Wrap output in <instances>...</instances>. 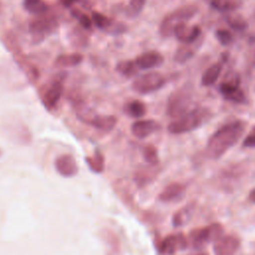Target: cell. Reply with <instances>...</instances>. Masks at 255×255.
Listing matches in <instances>:
<instances>
[{"label":"cell","mask_w":255,"mask_h":255,"mask_svg":"<svg viewBox=\"0 0 255 255\" xmlns=\"http://www.w3.org/2000/svg\"><path fill=\"white\" fill-rule=\"evenodd\" d=\"M246 128V123L235 121L222 126L208 139L206 153L212 159L221 157L230 147L237 143Z\"/></svg>","instance_id":"1"},{"label":"cell","mask_w":255,"mask_h":255,"mask_svg":"<svg viewBox=\"0 0 255 255\" xmlns=\"http://www.w3.org/2000/svg\"><path fill=\"white\" fill-rule=\"evenodd\" d=\"M210 113L204 108H196L174 119L167 127L170 133L180 134L192 131L202 126L209 118Z\"/></svg>","instance_id":"2"},{"label":"cell","mask_w":255,"mask_h":255,"mask_svg":"<svg viewBox=\"0 0 255 255\" xmlns=\"http://www.w3.org/2000/svg\"><path fill=\"white\" fill-rule=\"evenodd\" d=\"M222 235L223 226L218 222H214L203 227H197L192 229L187 236L188 246H191L195 250H199L206 244L215 242Z\"/></svg>","instance_id":"3"},{"label":"cell","mask_w":255,"mask_h":255,"mask_svg":"<svg viewBox=\"0 0 255 255\" xmlns=\"http://www.w3.org/2000/svg\"><path fill=\"white\" fill-rule=\"evenodd\" d=\"M198 11V8L195 5H185L177 8L171 13L167 14L160 22L159 25V34L163 38H168L173 35L174 28L183 22H186L188 19L192 18Z\"/></svg>","instance_id":"4"},{"label":"cell","mask_w":255,"mask_h":255,"mask_svg":"<svg viewBox=\"0 0 255 255\" xmlns=\"http://www.w3.org/2000/svg\"><path fill=\"white\" fill-rule=\"evenodd\" d=\"M192 100V90L189 85H185L174 91L167 100L166 114L173 119H176L189 110V105Z\"/></svg>","instance_id":"5"},{"label":"cell","mask_w":255,"mask_h":255,"mask_svg":"<svg viewBox=\"0 0 255 255\" xmlns=\"http://www.w3.org/2000/svg\"><path fill=\"white\" fill-rule=\"evenodd\" d=\"M164 85L165 78L162 74L158 72H148L136 76L131 83V89L140 95H146L158 91Z\"/></svg>","instance_id":"6"},{"label":"cell","mask_w":255,"mask_h":255,"mask_svg":"<svg viewBox=\"0 0 255 255\" xmlns=\"http://www.w3.org/2000/svg\"><path fill=\"white\" fill-rule=\"evenodd\" d=\"M58 26L59 22L55 17L41 15L29 23V33L32 36L33 42L38 44L55 32Z\"/></svg>","instance_id":"7"},{"label":"cell","mask_w":255,"mask_h":255,"mask_svg":"<svg viewBox=\"0 0 255 255\" xmlns=\"http://www.w3.org/2000/svg\"><path fill=\"white\" fill-rule=\"evenodd\" d=\"M239 82L237 75H227L219 86V92L227 101L235 104H245L246 96L240 89Z\"/></svg>","instance_id":"8"},{"label":"cell","mask_w":255,"mask_h":255,"mask_svg":"<svg viewBox=\"0 0 255 255\" xmlns=\"http://www.w3.org/2000/svg\"><path fill=\"white\" fill-rule=\"evenodd\" d=\"M67 78L66 72H60L55 75L52 83L46 89L42 101L47 110H53L59 103L64 93V81Z\"/></svg>","instance_id":"9"},{"label":"cell","mask_w":255,"mask_h":255,"mask_svg":"<svg viewBox=\"0 0 255 255\" xmlns=\"http://www.w3.org/2000/svg\"><path fill=\"white\" fill-rule=\"evenodd\" d=\"M188 246L187 237L182 233L167 235L159 244V252L163 255H173L177 251L184 250Z\"/></svg>","instance_id":"10"},{"label":"cell","mask_w":255,"mask_h":255,"mask_svg":"<svg viewBox=\"0 0 255 255\" xmlns=\"http://www.w3.org/2000/svg\"><path fill=\"white\" fill-rule=\"evenodd\" d=\"M240 247V238L234 234L222 235L214 242V255H235Z\"/></svg>","instance_id":"11"},{"label":"cell","mask_w":255,"mask_h":255,"mask_svg":"<svg viewBox=\"0 0 255 255\" xmlns=\"http://www.w3.org/2000/svg\"><path fill=\"white\" fill-rule=\"evenodd\" d=\"M57 172L63 177H73L79 171L78 163L72 154L64 153L59 155L54 162Z\"/></svg>","instance_id":"12"},{"label":"cell","mask_w":255,"mask_h":255,"mask_svg":"<svg viewBox=\"0 0 255 255\" xmlns=\"http://www.w3.org/2000/svg\"><path fill=\"white\" fill-rule=\"evenodd\" d=\"M173 35L182 44H189L199 40L201 29L197 25H187L186 22L178 24L173 31Z\"/></svg>","instance_id":"13"},{"label":"cell","mask_w":255,"mask_h":255,"mask_svg":"<svg viewBox=\"0 0 255 255\" xmlns=\"http://www.w3.org/2000/svg\"><path fill=\"white\" fill-rule=\"evenodd\" d=\"M159 128V123L154 120H138L131 125L130 131L136 138L143 139L156 132Z\"/></svg>","instance_id":"14"},{"label":"cell","mask_w":255,"mask_h":255,"mask_svg":"<svg viewBox=\"0 0 255 255\" xmlns=\"http://www.w3.org/2000/svg\"><path fill=\"white\" fill-rule=\"evenodd\" d=\"M186 193V185L179 182H172L166 185L158 194V199L161 202L170 203L179 201Z\"/></svg>","instance_id":"15"},{"label":"cell","mask_w":255,"mask_h":255,"mask_svg":"<svg viewBox=\"0 0 255 255\" xmlns=\"http://www.w3.org/2000/svg\"><path fill=\"white\" fill-rule=\"evenodd\" d=\"M164 62L163 56L157 51H147L138 55L134 59V63L139 70H149L159 67Z\"/></svg>","instance_id":"16"},{"label":"cell","mask_w":255,"mask_h":255,"mask_svg":"<svg viewBox=\"0 0 255 255\" xmlns=\"http://www.w3.org/2000/svg\"><path fill=\"white\" fill-rule=\"evenodd\" d=\"M101 238L108 249V255H122V245L117 234L109 229L103 228L100 232Z\"/></svg>","instance_id":"17"},{"label":"cell","mask_w":255,"mask_h":255,"mask_svg":"<svg viewBox=\"0 0 255 255\" xmlns=\"http://www.w3.org/2000/svg\"><path fill=\"white\" fill-rule=\"evenodd\" d=\"M117 123H118V119L113 115L97 114L96 117L91 122L90 126L99 130L109 132L115 128V127L117 126Z\"/></svg>","instance_id":"18"},{"label":"cell","mask_w":255,"mask_h":255,"mask_svg":"<svg viewBox=\"0 0 255 255\" xmlns=\"http://www.w3.org/2000/svg\"><path fill=\"white\" fill-rule=\"evenodd\" d=\"M198 44L200 42L197 40L196 42L189 43V44H182L179 46L174 54V61L179 64H183L187 62L195 53L198 48Z\"/></svg>","instance_id":"19"},{"label":"cell","mask_w":255,"mask_h":255,"mask_svg":"<svg viewBox=\"0 0 255 255\" xmlns=\"http://www.w3.org/2000/svg\"><path fill=\"white\" fill-rule=\"evenodd\" d=\"M84 61V57L80 53H72V54H61L56 57L54 61V65L61 68L68 67H76L80 65Z\"/></svg>","instance_id":"20"},{"label":"cell","mask_w":255,"mask_h":255,"mask_svg":"<svg viewBox=\"0 0 255 255\" xmlns=\"http://www.w3.org/2000/svg\"><path fill=\"white\" fill-rule=\"evenodd\" d=\"M222 71V66L219 63H214L209 66L201 77V85L204 87L212 86L219 78Z\"/></svg>","instance_id":"21"},{"label":"cell","mask_w":255,"mask_h":255,"mask_svg":"<svg viewBox=\"0 0 255 255\" xmlns=\"http://www.w3.org/2000/svg\"><path fill=\"white\" fill-rule=\"evenodd\" d=\"M115 69L120 75H122L128 79L135 78L136 76H138L137 74L139 71V69L135 65L134 61H131V60H123V61L118 62Z\"/></svg>","instance_id":"22"},{"label":"cell","mask_w":255,"mask_h":255,"mask_svg":"<svg viewBox=\"0 0 255 255\" xmlns=\"http://www.w3.org/2000/svg\"><path fill=\"white\" fill-rule=\"evenodd\" d=\"M86 162L89 168L96 173H101L105 169V156L100 149H96L92 156H87Z\"/></svg>","instance_id":"23"},{"label":"cell","mask_w":255,"mask_h":255,"mask_svg":"<svg viewBox=\"0 0 255 255\" xmlns=\"http://www.w3.org/2000/svg\"><path fill=\"white\" fill-rule=\"evenodd\" d=\"M24 9L34 15H44L49 10L48 4L43 0H23Z\"/></svg>","instance_id":"24"},{"label":"cell","mask_w":255,"mask_h":255,"mask_svg":"<svg viewBox=\"0 0 255 255\" xmlns=\"http://www.w3.org/2000/svg\"><path fill=\"white\" fill-rule=\"evenodd\" d=\"M210 5L219 12L229 13L237 10L242 5V0H211Z\"/></svg>","instance_id":"25"},{"label":"cell","mask_w":255,"mask_h":255,"mask_svg":"<svg viewBox=\"0 0 255 255\" xmlns=\"http://www.w3.org/2000/svg\"><path fill=\"white\" fill-rule=\"evenodd\" d=\"M91 18L93 21V24L100 30L104 31L105 33H107L109 31V29L111 28V26L114 23V19L108 17L107 15L98 12V11H92L91 12Z\"/></svg>","instance_id":"26"},{"label":"cell","mask_w":255,"mask_h":255,"mask_svg":"<svg viewBox=\"0 0 255 255\" xmlns=\"http://www.w3.org/2000/svg\"><path fill=\"white\" fill-rule=\"evenodd\" d=\"M125 113L127 115H128L129 117L131 118H134V119H140L142 118L145 113H146V108H145V105L140 102V101H137V100H134V101H131V102H128L125 108Z\"/></svg>","instance_id":"27"},{"label":"cell","mask_w":255,"mask_h":255,"mask_svg":"<svg viewBox=\"0 0 255 255\" xmlns=\"http://www.w3.org/2000/svg\"><path fill=\"white\" fill-rule=\"evenodd\" d=\"M225 21L232 29L236 31H244L248 26L247 21L242 17V15L236 13L235 11L226 13Z\"/></svg>","instance_id":"28"},{"label":"cell","mask_w":255,"mask_h":255,"mask_svg":"<svg viewBox=\"0 0 255 255\" xmlns=\"http://www.w3.org/2000/svg\"><path fill=\"white\" fill-rule=\"evenodd\" d=\"M70 13H71L72 17L75 18L79 22V24L82 26V28L84 30H88V31L93 30L94 24H93L92 18L89 17L86 13H84L83 11H81L78 8H71Z\"/></svg>","instance_id":"29"},{"label":"cell","mask_w":255,"mask_h":255,"mask_svg":"<svg viewBox=\"0 0 255 255\" xmlns=\"http://www.w3.org/2000/svg\"><path fill=\"white\" fill-rule=\"evenodd\" d=\"M192 210H193L192 205H191V204H188V205L184 206L183 208L179 209L176 213H174L173 218H172L173 226L179 227V226L184 225V224L188 221V219L190 218V215H191Z\"/></svg>","instance_id":"30"},{"label":"cell","mask_w":255,"mask_h":255,"mask_svg":"<svg viewBox=\"0 0 255 255\" xmlns=\"http://www.w3.org/2000/svg\"><path fill=\"white\" fill-rule=\"evenodd\" d=\"M142 156L144 158V160L150 164V165H156L158 163V153H157V149L154 145L152 144H145L142 147Z\"/></svg>","instance_id":"31"},{"label":"cell","mask_w":255,"mask_h":255,"mask_svg":"<svg viewBox=\"0 0 255 255\" xmlns=\"http://www.w3.org/2000/svg\"><path fill=\"white\" fill-rule=\"evenodd\" d=\"M146 0H129L128 5L127 7V15L128 17L134 18L140 14L145 6Z\"/></svg>","instance_id":"32"},{"label":"cell","mask_w":255,"mask_h":255,"mask_svg":"<svg viewBox=\"0 0 255 255\" xmlns=\"http://www.w3.org/2000/svg\"><path fill=\"white\" fill-rule=\"evenodd\" d=\"M215 37L218 40V42L223 45L227 46L233 42V35L230 31L226 29H218L215 31Z\"/></svg>","instance_id":"33"},{"label":"cell","mask_w":255,"mask_h":255,"mask_svg":"<svg viewBox=\"0 0 255 255\" xmlns=\"http://www.w3.org/2000/svg\"><path fill=\"white\" fill-rule=\"evenodd\" d=\"M154 174H155V173L152 172V170H150V169L138 170V171L135 173L134 179H135V181L137 182L138 185H144V184H146L147 182L150 181V179L152 178V176H153Z\"/></svg>","instance_id":"34"},{"label":"cell","mask_w":255,"mask_h":255,"mask_svg":"<svg viewBox=\"0 0 255 255\" xmlns=\"http://www.w3.org/2000/svg\"><path fill=\"white\" fill-rule=\"evenodd\" d=\"M242 145L244 147H255V127L250 130V132L244 138Z\"/></svg>","instance_id":"35"},{"label":"cell","mask_w":255,"mask_h":255,"mask_svg":"<svg viewBox=\"0 0 255 255\" xmlns=\"http://www.w3.org/2000/svg\"><path fill=\"white\" fill-rule=\"evenodd\" d=\"M60 1L63 4V6L66 8H71L72 5L76 2V0H60Z\"/></svg>","instance_id":"36"},{"label":"cell","mask_w":255,"mask_h":255,"mask_svg":"<svg viewBox=\"0 0 255 255\" xmlns=\"http://www.w3.org/2000/svg\"><path fill=\"white\" fill-rule=\"evenodd\" d=\"M248 199H249V201H251L252 203H255V187L250 190V192H249V194H248Z\"/></svg>","instance_id":"37"},{"label":"cell","mask_w":255,"mask_h":255,"mask_svg":"<svg viewBox=\"0 0 255 255\" xmlns=\"http://www.w3.org/2000/svg\"><path fill=\"white\" fill-rule=\"evenodd\" d=\"M189 255H209L207 252H204V251H198L196 253H193V254H189Z\"/></svg>","instance_id":"38"},{"label":"cell","mask_w":255,"mask_h":255,"mask_svg":"<svg viewBox=\"0 0 255 255\" xmlns=\"http://www.w3.org/2000/svg\"><path fill=\"white\" fill-rule=\"evenodd\" d=\"M0 11H1V5H0Z\"/></svg>","instance_id":"39"}]
</instances>
